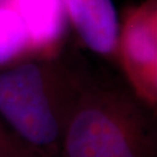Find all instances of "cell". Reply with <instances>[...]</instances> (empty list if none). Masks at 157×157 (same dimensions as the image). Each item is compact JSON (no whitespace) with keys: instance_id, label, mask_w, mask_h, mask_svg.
Here are the masks:
<instances>
[{"instance_id":"2","label":"cell","mask_w":157,"mask_h":157,"mask_svg":"<svg viewBox=\"0 0 157 157\" xmlns=\"http://www.w3.org/2000/svg\"><path fill=\"white\" fill-rule=\"evenodd\" d=\"M83 79L55 57L17 63L0 72V119L40 157H61Z\"/></svg>"},{"instance_id":"1","label":"cell","mask_w":157,"mask_h":157,"mask_svg":"<svg viewBox=\"0 0 157 157\" xmlns=\"http://www.w3.org/2000/svg\"><path fill=\"white\" fill-rule=\"evenodd\" d=\"M61 157H157V112L130 86L84 77Z\"/></svg>"},{"instance_id":"3","label":"cell","mask_w":157,"mask_h":157,"mask_svg":"<svg viewBox=\"0 0 157 157\" xmlns=\"http://www.w3.org/2000/svg\"><path fill=\"white\" fill-rule=\"evenodd\" d=\"M118 59L132 77H146L157 65V0L128 7L120 21Z\"/></svg>"},{"instance_id":"4","label":"cell","mask_w":157,"mask_h":157,"mask_svg":"<svg viewBox=\"0 0 157 157\" xmlns=\"http://www.w3.org/2000/svg\"><path fill=\"white\" fill-rule=\"evenodd\" d=\"M62 4L85 45L100 56L117 58L120 20L113 0H62Z\"/></svg>"},{"instance_id":"8","label":"cell","mask_w":157,"mask_h":157,"mask_svg":"<svg viewBox=\"0 0 157 157\" xmlns=\"http://www.w3.org/2000/svg\"><path fill=\"white\" fill-rule=\"evenodd\" d=\"M142 99L157 112V65L150 77L147 91Z\"/></svg>"},{"instance_id":"6","label":"cell","mask_w":157,"mask_h":157,"mask_svg":"<svg viewBox=\"0 0 157 157\" xmlns=\"http://www.w3.org/2000/svg\"><path fill=\"white\" fill-rule=\"evenodd\" d=\"M30 51L22 21L13 10L0 8V67Z\"/></svg>"},{"instance_id":"5","label":"cell","mask_w":157,"mask_h":157,"mask_svg":"<svg viewBox=\"0 0 157 157\" xmlns=\"http://www.w3.org/2000/svg\"><path fill=\"white\" fill-rule=\"evenodd\" d=\"M13 10L22 21L30 51L49 56L62 41L67 19L62 0H14Z\"/></svg>"},{"instance_id":"7","label":"cell","mask_w":157,"mask_h":157,"mask_svg":"<svg viewBox=\"0 0 157 157\" xmlns=\"http://www.w3.org/2000/svg\"><path fill=\"white\" fill-rule=\"evenodd\" d=\"M0 157H40L0 119Z\"/></svg>"}]
</instances>
